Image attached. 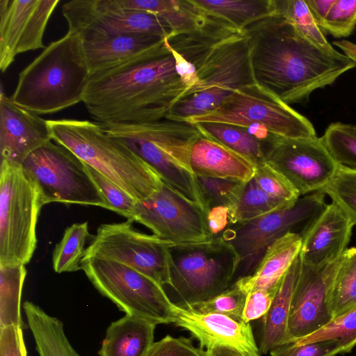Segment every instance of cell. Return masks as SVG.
<instances>
[{
  "mask_svg": "<svg viewBox=\"0 0 356 356\" xmlns=\"http://www.w3.org/2000/svg\"><path fill=\"white\" fill-rule=\"evenodd\" d=\"M243 31L248 39L255 85L288 105L307 101L315 90L332 85L356 67L345 54H330L318 47L277 14Z\"/></svg>",
  "mask_w": 356,
  "mask_h": 356,
  "instance_id": "cell-1",
  "label": "cell"
},
{
  "mask_svg": "<svg viewBox=\"0 0 356 356\" xmlns=\"http://www.w3.org/2000/svg\"><path fill=\"white\" fill-rule=\"evenodd\" d=\"M179 53L161 44L90 76L83 102L101 124L146 123L165 119L189 90L177 70Z\"/></svg>",
  "mask_w": 356,
  "mask_h": 356,
  "instance_id": "cell-2",
  "label": "cell"
},
{
  "mask_svg": "<svg viewBox=\"0 0 356 356\" xmlns=\"http://www.w3.org/2000/svg\"><path fill=\"white\" fill-rule=\"evenodd\" d=\"M90 78L81 37L68 31L20 72L10 99L36 115L57 113L83 102Z\"/></svg>",
  "mask_w": 356,
  "mask_h": 356,
  "instance_id": "cell-3",
  "label": "cell"
},
{
  "mask_svg": "<svg viewBox=\"0 0 356 356\" xmlns=\"http://www.w3.org/2000/svg\"><path fill=\"white\" fill-rule=\"evenodd\" d=\"M51 140L75 154L136 201L149 197L163 184L159 175L99 123L72 119L47 120Z\"/></svg>",
  "mask_w": 356,
  "mask_h": 356,
  "instance_id": "cell-4",
  "label": "cell"
},
{
  "mask_svg": "<svg viewBox=\"0 0 356 356\" xmlns=\"http://www.w3.org/2000/svg\"><path fill=\"white\" fill-rule=\"evenodd\" d=\"M102 130L129 147L164 184L207 213L205 202L190 165V150L202 135L195 124L166 119L136 124H101Z\"/></svg>",
  "mask_w": 356,
  "mask_h": 356,
  "instance_id": "cell-5",
  "label": "cell"
},
{
  "mask_svg": "<svg viewBox=\"0 0 356 356\" xmlns=\"http://www.w3.org/2000/svg\"><path fill=\"white\" fill-rule=\"evenodd\" d=\"M197 74V84L173 106L165 119L185 122L209 113L235 91L255 85L245 32L234 29L218 40Z\"/></svg>",
  "mask_w": 356,
  "mask_h": 356,
  "instance_id": "cell-6",
  "label": "cell"
},
{
  "mask_svg": "<svg viewBox=\"0 0 356 356\" xmlns=\"http://www.w3.org/2000/svg\"><path fill=\"white\" fill-rule=\"evenodd\" d=\"M170 286L176 303L187 305L210 299L229 289L240 260L222 236L168 246Z\"/></svg>",
  "mask_w": 356,
  "mask_h": 356,
  "instance_id": "cell-7",
  "label": "cell"
},
{
  "mask_svg": "<svg viewBox=\"0 0 356 356\" xmlns=\"http://www.w3.org/2000/svg\"><path fill=\"white\" fill-rule=\"evenodd\" d=\"M35 184L21 165H0V265L27 264L35 252L42 207Z\"/></svg>",
  "mask_w": 356,
  "mask_h": 356,
  "instance_id": "cell-8",
  "label": "cell"
},
{
  "mask_svg": "<svg viewBox=\"0 0 356 356\" xmlns=\"http://www.w3.org/2000/svg\"><path fill=\"white\" fill-rule=\"evenodd\" d=\"M21 166L38 189L42 205L60 202L110 210L86 163L52 140L30 154Z\"/></svg>",
  "mask_w": 356,
  "mask_h": 356,
  "instance_id": "cell-9",
  "label": "cell"
},
{
  "mask_svg": "<svg viewBox=\"0 0 356 356\" xmlns=\"http://www.w3.org/2000/svg\"><path fill=\"white\" fill-rule=\"evenodd\" d=\"M81 268L95 289L126 314L156 325L172 323L173 302L152 279L124 264L97 258L81 260Z\"/></svg>",
  "mask_w": 356,
  "mask_h": 356,
  "instance_id": "cell-10",
  "label": "cell"
},
{
  "mask_svg": "<svg viewBox=\"0 0 356 356\" xmlns=\"http://www.w3.org/2000/svg\"><path fill=\"white\" fill-rule=\"evenodd\" d=\"M325 197L321 191L300 196L289 205L236 224L225 231L222 236L234 248L240 260L237 274L241 275L238 279L253 273L276 240L289 232L301 235L327 205Z\"/></svg>",
  "mask_w": 356,
  "mask_h": 356,
  "instance_id": "cell-11",
  "label": "cell"
},
{
  "mask_svg": "<svg viewBox=\"0 0 356 356\" xmlns=\"http://www.w3.org/2000/svg\"><path fill=\"white\" fill-rule=\"evenodd\" d=\"M185 122H220L243 127L260 124L272 134L282 138L317 136L312 123L306 117L256 85L235 91L214 111L187 119Z\"/></svg>",
  "mask_w": 356,
  "mask_h": 356,
  "instance_id": "cell-12",
  "label": "cell"
},
{
  "mask_svg": "<svg viewBox=\"0 0 356 356\" xmlns=\"http://www.w3.org/2000/svg\"><path fill=\"white\" fill-rule=\"evenodd\" d=\"M132 221L101 225L86 249L82 260L97 258L118 262L169 285L168 246L154 235L136 229Z\"/></svg>",
  "mask_w": 356,
  "mask_h": 356,
  "instance_id": "cell-13",
  "label": "cell"
},
{
  "mask_svg": "<svg viewBox=\"0 0 356 356\" xmlns=\"http://www.w3.org/2000/svg\"><path fill=\"white\" fill-rule=\"evenodd\" d=\"M207 216L199 204L163 183L149 197L136 201L130 220L147 227L163 241L179 244L213 237Z\"/></svg>",
  "mask_w": 356,
  "mask_h": 356,
  "instance_id": "cell-14",
  "label": "cell"
},
{
  "mask_svg": "<svg viewBox=\"0 0 356 356\" xmlns=\"http://www.w3.org/2000/svg\"><path fill=\"white\" fill-rule=\"evenodd\" d=\"M265 162L283 175L300 196L321 191L339 166L318 136H277L266 149Z\"/></svg>",
  "mask_w": 356,
  "mask_h": 356,
  "instance_id": "cell-15",
  "label": "cell"
},
{
  "mask_svg": "<svg viewBox=\"0 0 356 356\" xmlns=\"http://www.w3.org/2000/svg\"><path fill=\"white\" fill-rule=\"evenodd\" d=\"M62 12L68 31L80 35L146 33L166 38L173 33L158 15L122 9L114 0H72L64 3Z\"/></svg>",
  "mask_w": 356,
  "mask_h": 356,
  "instance_id": "cell-16",
  "label": "cell"
},
{
  "mask_svg": "<svg viewBox=\"0 0 356 356\" xmlns=\"http://www.w3.org/2000/svg\"><path fill=\"white\" fill-rule=\"evenodd\" d=\"M59 0L0 1V69L4 72L22 53L45 49L47 24Z\"/></svg>",
  "mask_w": 356,
  "mask_h": 356,
  "instance_id": "cell-17",
  "label": "cell"
},
{
  "mask_svg": "<svg viewBox=\"0 0 356 356\" xmlns=\"http://www.w3.org/2000/svg\"><path fill=\"white\" fill-rule=\"evenodd\" d=\"M341 257L321 268L300 264L294 286L286 343L318 330L332 320L329 296Z\"/></svg>",
  "mask_w": 356,
  "mask_h": 356,
  "instance_id": "cell-18",
  "label": "cell"
},
{
  "mask_svg": "<svg viewBox=\"0 0 356 356\" xmlns=\"http://www.w3.org/2000/svg\"><path fill=\"white\" fill-rule=\"evenodd\" d=\"M172 323L196 338L202 348L227 346L245 355H260L250 323L218 313H200L173 302Z\"/></svg>",
  "mask_w": 356,
  "mask_h": 356,
  "instance_id": "cell-19",
  "label": "cell"
},
{
  "mask_svg": "<svg viewBox=\"0 0 356 356\" xmlns=\"http://www.w3.org/2000/svg\"><path fill=\"white\" fill-rule=\"evenodd\" d=\"M52 140L47 120L0 95L1 163L22 165L38 147Z\"/></svg>",
  "mask_w": 356,
  "mask_h": 356,
  "instance_id": "cell-20",
  "label": "cell"
},
{
  "mask_svg": "<svg viewBox=\"0 0 356 356\" xmlns=\"http://www.w3.org/2000/svg\"><path fill=\"white\" fill-rule=\"evenodd\" d=\"M353 226L337 204H327L301 234L302 264L321 268L339 259L348 249Z\"/></svg>",
  "mask_w": 356,
  "mask_h": 356,
  "instance_id": "cell-21",
  "label": "cell"
},
{
  "mask_svg": "<svg viewBox=\"0 0 356 356\" xmlns=\"http://www.w3.org/2000/svg\"><path fill=\"white\" fill-rule=\"evenodd\" d=\"M82 47L90 76L115 67L165 41V38L146 33L116 35H81Z\"/></svg>",
  "mask_w": 356,
  "mask_h": 356,
  "instance_id": "cell-22",
  "label": "cell"
},
{
  "mask_svg": "<svg viewBox=\"0 0 356 356\" xmlns=\"http://www.w3.org/2000/svg\"><path fill=\"white\" fill-rule=\"evenodd\" d=\"M190 165L195 177L233 179L243 182L253 177L256 168L243 156L203 135L191 145Z\"/></svg>",
  "mask_w": 356,
  "mask_h": 356,
  "instance_id": "cell-23",
  "label": "cell"
},
{
  "mask_svg": "<svg viewBox=\"0 0 356 356\" xmlns=\"http://www.w3.org/2000/svg\"><path fill=\"white\" fill-rule=\"evenodd\" d=\"M302 245L300 234L289 232L276 240L266 251L255 270L234 284L246 295L279 284L296 259Z\"/></svg>",
  "mask_w": 356,
  "mask_h": 356,
  "instance_id": "cell-24",
  "label": "cell"
},
{
  "mask_svg": "<svg viewBox=\"0 0 356 356\" xmlns=\"http://www.w3.org/2000/svg\"><path fill=\"white\" fill-rule=\"evenodd\" d=\"M156 324L125 314L108 327L99 356H145L154 337Z\"/></svg>",
  "mask_w": 356,
  "mask_h": 356,
  "instance_id": "cell-25",
  "label": "cell"
},
{
  "mask_svg": "<svg viewBox=\"0 0 356 356\" xmlns=\"http://www.w3.org/2000/svg\"><path fill=\"white\" fill-rule=\"evenodd\" d=\"M299 256L281 279L267 313L262 317L260 354H266L287 341L292 295L300 268Z\"/></svg>",
  "mask_w": 356,
  "mask_h": 356,
  "instance_id": "cell-26",
  "label": "cell"
},
{
  "mask_svg": "<svg viewBox=\"0 0 356 356\" xmlns=\"http://www.w3.org/2000/svg\"><path fill=\"white\" fill-rule=\"evenodd\" d=\"M23 307L39 356H80L68 340L62 321L32 302H24Z\"/></svg>",
  "mask_w": 356,
  "mask_h": 356,
  "instance_id": "cell-27",
  "label": "cell"
},
{
  "mask_svg": "<svg viewBox=\"0 0 356 356\" xmlns=\"http://www.w3.org/2000/svg\"><path fill=\"white\" fill-rule=\"evenodd\" d=\"M124 9L154 13L165 19L174 33L203 26L208 15L191 0H123Z\"/></svg>",
  "mask_w": 356,
  "mask_h": 356,
  "instance_id": "cell-28",
  "label": "cell"
},
{
  "mask_svg": "<svg viewBox=\"0 0 356 356\" xmlns=\"http://www.w3.org/2000/svg\"><path fill=\"white\" fill-rule=\"evenodd\" d=\"M204 13L243 31L274 13L273 0H191Z\"/></svg>",
  "mask_w": 356,
  "mask_h": 356,
  "instance_id": "cell-29",
  "label": "cell"
},
{
  "mask_svg": "<svg viewBox=\"0 0 356 356\" xmlns=\"http://www.w3.org/2000/svg\"><path fill=\"white\" fill-rule=\"evenodd\" d=\"M195 125L202 135L236 152L256 166L265 162L264 144L250 134L245 127L220 122H202Z\"/></svg>",
  "mask_w": 356,
  "mask_h": 356,
  "instance_id": "cell-30",
  "label": "cell"
},
{
  "mask_svg": "<svg viewBox=\"0 0 356 356\" xmlns=\"http://www.w3.org/2000/svg\"><path fill=\"white\" fill-rule=\"evenodd\" d=\"M293 202L270 196L257 185L252 177L244 183L234 203L228 209V220L232 225L245 222Z\"/></svg>",
  "mask_w": 356,
  "mask_h": 356,
  "instance_id": "cell-31",
  "label": "cell"
},
{
  "mask_svg": "<svg viewBox=\"0 0 356 356\" xmlns=\"http://www.w3.org/2000/svg\"><path fill=\"white\" fill-rule=\"evenodd\" d=\"M26 274L25 265H0V328L8 325L24 328L21 300Z\"/></svg>",
  "mask_w": 356,
  "mask_h": 356,
  "instance_id": "cell-32",
  "label": "cell"
},
{
  "mask_svg": "<svg viewBox=\"0 0 356 356\" xmlns=\"http://www.w3.org/2000/svg\"><path fill=\"white\" fill-rule=\"evenodd\" d=\"M332 319L356 307V248H348L341 257L330 291Z\"/></svg>",
  "mask_w": 356,
  "mask_h": 356,
  "instance_id": "cell-33",
  "label": "cell"
},
{
  "mask_svg": "<svg viewBox=\"0 0 356 356\" xmlns=\"http://www.w3.org/2000/svg\"><path fill=\"white\" fill-rule=\"evenodd\" d=\"M274 13L291 22L298 31L318 47L332 55L341 52L327 40L307 4L303 0H273Z\"/></svg>",
  "mask_w": 356,
  "mask_h": 356,
  "instance_id": "cell-34",
  "label": "cell"
},
{
  "mask_svg": "<svg viewBox=\"0 0 356 356\" xmlns=\"http://www.w3.org/2000/svg\"><path fill=\"white\" fill-rule=\"evenodd\" d=\"M90 236L88 223H74L67 227L53 252V268L57 273L74 272L81 268L85 244Z\"/></svg>",
  "mask_w": 356,
  "mask_h": 356,
  "instance_id": "cell-35",
  "label": "cell"
},
{
  "mask_svg": "<svg viewBox=\"0 0 356 356\" xmlns=\"http://www.w3.org/2000/svg\"><path fill=\"white\" fill-rule=\"evenodd\" d=\"M321 138L339 164L356 169V125L332 122Z\"/></svg>",
  "mask_w": 356,
  "mask_h": 356,
  "instance_id": "cell-36",
  "label": "cell"
},
{
  "mask_svg": "<svg viewBox=\"0 0 356 356\" xmlns=\"http://www.w3.org/2000/svg\"><path fill=\"white\" fill-rule=\"evenodd\" d=\"M321 192L327 195L356 225V169L339 164L332 179Z\"/></svg>",
  "mask_w": 356,
  "mask_h": 356,
  "instance_id": "cell-37",
  "label": "cell"
},
{
  "mask_svg": "<svg viewBox=\"0 0 356 356\" xmlns=\"http://www.w3.org/2000/svg\"><path fill=\"white\" fill-rule=\"evenodd\" d=\"M327 339L338 340L343 353L353 350L356 346V307L333 318L315 332L295 342L305 343Z\"/></svg>",
  "mask_w": 356,
  "mask_h": 356,
  "instance_id": "cell-38",
  "label": "cell"
},
{
  "mask_svg": "<svg viewBox=\"0 0 356 356\" xmlns=\"http://www.w3.org/2000/svg\"><path fill=\"white\" fill-rule=\"evenodd\" d=\"M196 179L209 212L213 207L229 209L245 183L226 178L196 177Z\"/></svg>",
  "mask_w": 356,
  "mask_h": 356,
  "instance_id": "cell-39",
  "label": "cell"
},
{
  "mask_svg": "<svg viewBox=\"0 0 356 356\" xmlns=\"http://www.w3.org/2000/svg\"><path fill=\"white\" fill-rule=\"evenodd\" d=\"M246 296L238 287L232 284L229 289L210 299L187 305H179L194 312L218 313L243 321L242 315Z\"/></svg>",
  "mask_w": 356,
  "mask_h": 356,
  "instance_id": "cell-40",
  "label": "cell"
},
{
  "mask_svg": "<svg viewBox=\"0 0 356 356\" xmlns=\"http://www.w3.org/2000/svg\"><path fill=\"white\" fill-rule=\"evenodd\" d=\"M356 27V0H334L320 29L334 38L349 36Z\"/></svg>",
  "mask_w": 356,
  "mask_h": 356,
  "instance_id": "cell-41",
  "label": "cell"
},
{
  "mask_svg": "<svg viewBox=\"0 0 356 356\" xmlns=\"http://www.w3.org/2000/svg\"><path fill=\"white\" fill-rule=\"evenodd\" d=\"M253 179L264 191L278 200L293 202L300 197L287 179L266 162L256 166Z\"/></svg>",
  "mask_w": 356,
  "mask_h": 356,
  "instance_id": "cell-42",
  "label": "cell"
},
{
  "mask_svg": "<svg viewBox=\"0 0 356 356\" xmlns=\"http://www.w3.org/2000/svg\"><path fill=\"white\" fill-rule=\"evenodd\" d=\"M86 165L89 175L108 202L110 210L131 220L136 200L97 170Z\"/></svg>",
  "mask_w": 356,
  "mask_h": 356,
  "instance_id": "cell-43",
  "label": "cell"
},
{
  "mask_svg": "<svg viewBox=\"0 0 356 356\" xmlns=\"http://www.w3.org/2000/svg\"><path fill=\"white\" fill-rule=\"evenodd\" d=\"M270 353L271 356H335L343 351L338 340L327 339L305 343H285Z\"/></svg>",
  "mask_w": 356,
  "mask_h": 356,
  "instance_id": "cell-44",
  "label": "cell"
},
{
  "mask_svg": "<svg viewBox=\"0 0 356 356\" xmlns=\"http://www.w3.org/2000/svg\"><path fill=\"white\" fill-rule=\"evenodd\" d=\"M145 356H207L201 346L195 347L191 339L166 335L154 342Z\"/></svg>",
  "mask_w": 356,
  "mask_h": 356,
  "instance_id": "cell-45",
  "label": "cell"
},
{
  "mask_svg": "<svg viewBox=\"0 0 356 356\" xmlns=\"http://www.w3.org/2000/svg\"><path fill=\"white\" fill-rule=\"evenodd\" d=\"M278 284L270 289L256 290L247 295L242 315L243 322L250 323L263 317L267 313Z\"/></svg>",
  "mask_w": 356,
  "mask_h": 356,
  "instance_id": "cell-46",
  "label": "cell"
},
{
  "mask_svg": "<svg viewBox=\"0 0 356 356\" xmlns=\"http://www.w3.org/2000/svg\"><path fill=\"white\" fill-rule=\"evenodd\" d=\"M0 356H27L22 327L8 325L0 328Z\"/></svg>",
  "mask_w": 356,
  "mask_h": 356,
  "instance_id": "cell-47",
  "label": "cell"
},
{
  "mask_svg": "<svg viewBox=\"0 0 356 356\" xmlns=\"http://www.w3.org/2000/svg\"><path fill=\"white\" fill-rule=\"evenodd\" d=\"M318 26L322 24L334 0H305Z\"/></svg>",
  "mask_w": 356,
  "mask_h": 356,
  "instance_id": "cell-48",
  "label": "cell"
},
{
  "mask_svg": "<svg viewBox=\"0 0 356 356\" xmlns=\"http://www.w3.org/2000/svg\"><path fill=\"white\" fill-rule=\"evenodd\" d=\"M228 209L225 207H213L209 212L207 218L210 231L213 236L221 230L226 224Z\"/></svg>",
  "mask_w": 356,
  "mask_h": 356,
  "instance_id": "cell-49",
  "label": "cell"
},
{
  "mask_svg": "<svg viewBox=\"0 0 356 356\" xmlns=\"http://www.w3.org/2000/svg\"><path fill=\"white\" fill-rule=\"evenodd\" d=\"M207 356H246L238 350L227 346H213L206 348Z\"/></svg>",
  "mask_w": 356,
  "mask_h": 356,
  "instance_id": "cell-50",
  "label": "cell"
},
{
  "mask_svg": "<svg viewBox=\"0 0 356 356\" xmlns=\"http://www.w3.org/2000/svg\"><path fill=\"white\" fill-rule=\"evenodd\" d=\"M332 44L341 49L346 56L351 59L356 65V44L347 40H339Z\"/></svg>",
  "mask_w": 356,
  "mask_h": 356,
  "instance_id": "cell-51",
  "label": "cell"
},
{
  "mask_svg": "<svg viewBox=\"0 0 356 356\" xmlns=\"http://www.w3.org/2000/svg\"><path fill=\"white\" fill-rule=\"evenodd\" d=\"M247 356H253V355H247ZM258 356H260V355H258Z\"/></svg>",
  "mask_w": 356,
  "mask_h": 356,
  "instance_id": "cell-52",
  "label": "cell"
}]
</instances>
